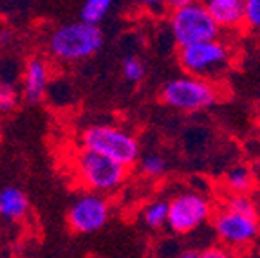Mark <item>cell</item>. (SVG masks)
<instances>
[{"label": "cell", "instance_id": "6da1fadb", "mask_svg": "<svg viewBox=\"0 0 260 258\" xmlns=\"http://www.w3.org/2000/svg\"><path fill=\"white\" fill-rule=\"evenodd\" d=\"M103 42L105 35L100 25L78 20L58 25L49 35L47 49L54 60L73 63L94 56L103 47Z\"/></svg>", "mask_w": 260, "mask_h": 258}, {"label": "cell", "instance_id": "7a4b0ae2", "mask_svg": "<svg viewBox=\"0 0 260 258\" xmlns=\"http://www.w3.org/2000/svg\"><path fill=\"white\" fill-rule=\"evenodd\" d=\"M73 175L85 191L110 195L125 184L128 168L102 153L78 148L73 157Z\"/></svg>", "mask_w": 260, "mask_h": 258}, {"label": "cell", "instance_id": "3957f363", "mask_svg": "<svg viewBox=\"0 0 260 258\" xmlns=\"http://www.w3.org/2000/svg\"><path fill=\"white\" fill-rule=\"evenodd\" d=\"M80 148L102 153L126 168L141 159V146L136 136L116 125H90L83 128L80 134Z\"/></svg>", "mask_w": 260, "mask_h": 258}, {"label": "cell", "instance_id": "277c9868", "mask_svg": "<svg viewBox=\"0 0 260 258\" xmlns=\"http://www.w3.org/2000/svg\"><path fill=\"white\" fill-rule=\"evenodd\" d=\"M177 61L184 73L203 80H219L230 71L233 61L232 47L224 40H210L201 44L181 47L177 51Z\"/></svg>", "mask_w": 260, "mask_h": 258}, {"label": "cell", "instance_id": "5b68a950", "mask_svg": "<svg viewBox=\"0 0 260 258\" xmlns=\"http://www.w3.org/2000/svg\"><path fill=\"white\" fill-rule=\"evenodd\" d=\"M219 100L220 90L217 83L190 74L167 81L161 89L162 103L181 112H199L213 107Z\"/></svg>", "mask_w": 260, "mask_h": 258}, {"label": "cell", "instance_id": "8992f818", "mask_svg": "<svg viewBox=\"0 0 260 258\" xmlns=\"http://www.w3.org/2000/svg\"><path fill=\"white\" fill-rule=\"evenodd\" d=\"M170 31L179 49L220 38V27L210 16L201 0L183 8L172 9Z\"/></svg>", "mask_w": 260, "mask_h": 258}, {"label": "cell", "instance_id": "52a82bcc", "mask_svg": "<svg viewBox=\"0 0 260 258\" xmlns=\"http://www.w3.org/2000/svg\"><path fill=\"white\" fill-rule=\"evenodd\" d=\"M168 230L175 235H188L199 230L213 215L210 199L201 191H183L170 201Z\"/></svg>", "mask_w": 260, "mask_h": 258}, {"label": "cell", "instance_id": "ba28073f", "mask_svg": "<svg viewBox=\"0 0 260 258\" xmlns=\"http://www.w3.org/2000/svg\"><path fill=\"white\" fill-rule=\"evenodd\" d=\"M213 230L224 247L228 249H244L255 242L260 233V217L235 213L220 208L213 217Z\"/></svg>", "mask_w": 260, "mask_h": 258}, {"label": "cell", "instance_id": "9c48e42d", "mask_svg": "<svg viewBox=\"0 0 260 258\" xmlns=\"http://www.w3.org/2000/svg\"><path fill=\"white\" fill-rule=\"evenodd\" d=\"M110 217V204L105 195L83 191L67 211V224L74 233L89 235L100 231Z\"/></svg>", "mask_w": 260, "mask_h": 258}, {"label": "cell", "instance_id": "30bf717a", "mask_svg": "<svg viewBox=\"0 0 260 258\" xmlns=\"http://www.w3.org/2000/svg\"><path fill=\"white\" fill-rule=\"evenodd\" d=\"M51 81V71L44 58L32 56L25 61L22 76V98L29 105H38L45 98Z\"/></svg>", "mask_w": 260, "mask_h": 258}, {"label": "cell", "instance_id": "8fae6325", "mask_svg": "<svg viewBox=\"0 0 260 258\" xmlns=\"http://www.w3.org/2000/svg\"><path fill=\"white\" fill-rule=\"evenodd\" d=\"M220 31H235L244 25V0H201Z\"/></svg>", "mask_w": 260, "mask_h": 258}, {"label": "cell", "instance_id": "7c38bea8", "mask_svg": "<svg viewBox=\"0 0 260 258\" xmlns=\"http://www.w3.org/2000/svg\"><path fill=\"white\" fill-rule=\"evenodd\" d=\"M29 199L20 188L6 186L0 190V218L8 222H16L27 215Z\"/></svg>", "mask_w": 260, "mask_h": 258}, {"label": "cell", "instance_id": "4fadbf2b", "mask_svg": "<svg viewBox=\"0 0 260 258\" xmlns=\"http://www.w3.org/2000/svg\"><path fill=\"white\" fill-rule=\"evenodd\" d=\"M256 184V179L253 175L251 166L237 165L228 170L226 177H224V186L226 190L233 195H249Z\"/></svg>", "mask_w": 260, "mask_h": 258}, {"label": "cell", "instance_id": "5bb4252c", "mask_svg": "<svg viewBox=\"0 0 260 258\" xmlns=\"http://www.w3.org/2000/svg\"><path fill=\"white\" fill-rule=\"evenodd\" d=\"M114 2L116 0H85L81 6L80 20L87 22V24L100 25L105 20V16L109 15Z\"/></svg>", "mask_w": 260, "mask_h": 258}, {"label": "cell", "instance_id": "9a60e30c", "mask_svg": "<svg viewBox=\"0 0 260 258\" xmlns=\"http://www.w3.org/2000/svg\"><path fill=\"white\" fill-rule=\"evenodd\" d=\"M168 213H170V202L159 199V201H154L148 206H145L143 222L152 230H159V228L168 224Z\"/></svg>", "mask_w": 260, "mask_h": 258}, {"label": "cell", "instance_id": "2e32d148", "mask_svg": "<svg viewBox=\"0 0 260 258\" xmlns=\"http://www.w3.org/2000/svg\"><path fill=\"white\" fill-rule=\"evenodd\" d=\"M167 159L157 152H148L139 159V172L148 179H159L167 174Z\"/></svg>", "mask_w": 260, "mask_h": 258}, {"label": "cell", "instance_id": "e0dca14e", "mask_svg": "<svg viewBox=\"0 0 260 258\" xmlns=\"http://www.w3.org/2000/svg\"><path fill=\"white\" fill-rule=\"evenodd\" d=\"M222 208L235 211V213L258 217V204L253 201L251 195H233V194H230L226 199H224Z\"/></svg>", "mask_w": 260, "mask_h": 258}, {"label": "cell", "instance_id": "ac0fdd59", "mask_svg": "<svg viewBox=\"0 0 260 258\" xmlns=\"http://www.w3.org/2000/svg\"><path fill=\"white\" fill-rule=\"evenodd\" d=\"M121 73L125 76L126 81L130 83H139V81L145 78L146 74V67L139 58L136 56H126L123 60V65H121Z\"/></svg>", "mask_w": 260, "mask_h": 258}, {"label": "cell", "instance_id": "d6986e66", "mask_svg": "<svg viewBox=\"0 0 260 258\" xmlns=\"http://www.w3.org/2000/svg\"><path fill=\"white\" fill-rule=\"evenodd\" d=\"M244 25L260 31V0H244Z\"/></svg>", "mask_w": 260, "mask_h": 258}, {"label": "cell", "instance_id": "ffe728a7", "mask_svg": "<svg viewBox=\"0 0 260 258\" xmlns=\"http://www.w3.org/2000/svg\"><path fill=\"white\" fill-rule=\"evenodd\" d=\"M18 103V92H16L15 85L2 81L0 83V112H9Z\"/></svg>", "mask_w": 260, "mask_h": 258}, {"label": "cell", "instance_id": "44dd1931", "mask_svg": "<svg viewBox=\"0 0 260 258\" xmlns=\"http://www.w3.org/2000/svg\"><path fill=\"white\" fill-rule=\"evenodd\" d=\"M201 258H237L232 253V249H228L224 246H211L201 253Z\"/></svg>", "mask_w": 260, "mask_h": 258}, {"label": "cell", "instance_id": "7402d4cb", "mask_svg": "<svg viewBox=\"0 0 260 258\" xmlns=\"http://www.w3.org/2000/svg\"><path fill=\"white\" fill-rule=\"evenodd\" d=\"M138 2L143 8L150 9V11L157 13V15L161 11H165V9H168V0H138Z\"/></svg>", "mask_w": 260, "mask_h": 258}, {"label": "cell", "instance_id": "603a6c76", "mask_svg": "<svg viewBox=\"0 0 260 258\" xmlns=\"http://www.w3.org/2000/svg\"><path fill=\"white\" fill-rule=\"evenodd\" d=\"M193 2H199V0H168V9L183 8V6L193 4Z\"/></svg>", "mask_w": 260, "mask_h": 258}, {"label": "cell", "instance_id": "cb8c5ba5", "mask_svg": "<svg viewBox=\"0 0 260 258\" xmlns=\"http://www.w3.org/2000/svg\"><path fill=\"white\" fill-rule=\"evenodd\" d=\"M175 258H201V253L195 249H183L179 251V254Z\"/></svg>", "mask_w": 260, "mask_h": 258}, {"label": "cell", "instance_id": "d4e9b609", "mask_svg": "<svg viewBox=\"0 0 260 258\" xmlns=\"http://www.w3.org/2000/svg\"><path fill=\"white\" fill-rule=\"evenodd\" d=\"M13 38V33L9 29H0V45H8Z\"/></svg>", "mask_w": 260, "mask_h": 258}, {"label": "cell", "instance_id": "484cf974", "mask_svg": "<svg viewBox=\"0 0 260 258\" xmlns=\"http://www.w3.org/2000/svg\"><path fill=\"white\" fill-rule=\"evenodd\" d=\"M251 170H253V175H255L256 182H258V184H260V155H258V159H256V161L253 163Z\"/></svg>", "mask_w": 260, "mask_h": 258}, {"label": "cell", "instance_id": "4316f807", "mask_svg": "<svg viewBox=\"0 0 260 258\" xmlns=\"http://www.w3.org/2000/svg\"><path fill=\"white\" fill-rule=\"evenodd\" d=\"M258 217H260V197H258Z\"/></svg>", "mask_w": 260, "mask_h": 258}, {"label": "cell", "instance_id": "83f0119b", "mask_svg": "<svg viewBox=\"0 0 260 258\" xmlns=\"http://www.w3.org/2000/svg\"><path fill=\"white\" fill-rule=\"evenodd\" d=\"M258 126H260V121H258Z\"/></svg>", "mask_w": 260, "mask_h": 258}, {"label": "cell", "instance_id": "f1b7e54d", "mask_svg": "<svg viewBox=\"0 0 260 258\" xmlns=\"http://www.w3.org/2000/svg\"><path fill=\"white\" fill-rule=\"evenodd\" d=\"M0 114H2V112H0Z\"/></svg>", "mask_w": 260, "mask_h": 258}]
</instances>
